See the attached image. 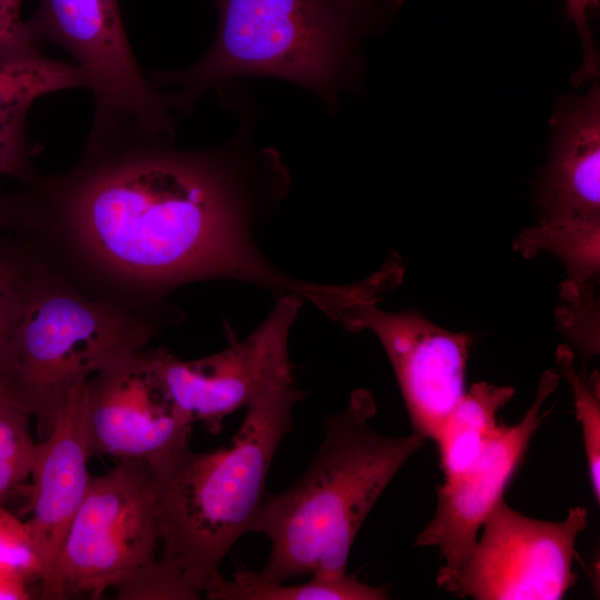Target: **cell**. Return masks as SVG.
<instances>
[{"label": "cell", "mask_w": 600, "mask_h": 600, "mask_svg": "<svg viewBox=\"0 0 600 600\" xmlns=\"http://www.w3.org/2000/svg\"><path fill=\"white\" fill-rule=\"evenodd\" d=\"M171 141L87 142L68 171L34 176L27 234L39 254L88 293L156 322L180 286L212 279L257 284L313 307L324 283L293 279L259 250L253 223L281 196L273 154L256 161L228 147L182 150Z\"/></svg>", "instance_id": "6da1fadb"}, {"label": "cell", "mask_w": 600, "mask_h": 600, "mask_svg": "<svg viewBox=\"0 0 600 600\" xmlns=\"http://www.w3.org/2000/svg\"><path fill=\"white\" fill-rule=\"evenodd\" d=\"M376 412L369 390L352 391L346 408L327 420L323 440L302 476L284 491L267 493L254 532L268 537L271 549L260 571H247L250 578L282 583L347 573L351 547L369 512L427 441L413 432H377L370 426Z\"/></svg>", "instance_id": "7a4b0ae2"}, {"label": "cell", "mask_w": 600, "mask_h": 600, "mask_svg": "<svg viewBox=\"0 0 600 600\" xmlns=\"http://www.w3.org/2000/svg\"><path fill=\"white\" fill-rule=\"evenodd\" d=\"M304 397L294 380L248 406L229 446L196 452L189 441L147 461L156 499L160 556L200 593L222 577L223 559L254 527L274 454Z\"/></svg>", "instance_id": "3957f363"}, {"label": "cell", "mask_w": 600, "mask_h": 600, "mask_svg": "<svg viewBox=\"0 0 600 600\" xmlns=\"http://www.w3.org/2000/svg\"><path fill=\"white\" fill-rule=\"evenodd\" d=\"M37 253L0 392L34 418L37 434L43 440L73 388L146 349L159 323L88 293Z\"/></svg>", "instance_id": "277c9868"}, {"label": "cell", "mask_w": 600, "mask_h": 600, "mask_svg": "<svg viewBox=\"0 0 600 600\" xmlns=\"http://www.w3.org/2000/svg\"><path fill=\"white\" fill-rule=\"evenodd\" d=\"M218 29L194 64L153 72L181 109L208 89L241 76L293 81L328 99L342 78L359 14L353 0H212Z\"/></svg>", "instance_id": "5b68a950"}, {"label": "cell", "mask_w": 600, "mask_h": 600, "mask_svg": "<svg viewBox=\"0 0 600 600\" xmlns=\"http://www.w3.org/2000/svg\"><path fill=\"white\" fill-rule=\"evenodd\" d=\"M31 39L64 49L93 94L88 142L120 138L172 141L176 97L157 90L130 47L119 0H40L26 20Z\"/></svg>", "instance_id": "8992f818"}, {"label": "cell", "mask_w": 600, "mask_h": 600, "mask_svg": "<svg viewBox=\"0 0 600 600\" xmlns=\"http://www.w3.org/2000/svg\"><path fill=\"white\" fill-rule=\"evenodd\" d=\"M159 553L149 463L120 459L112 470L91 477L64 537L52 579L39 597L61 600L88 593L98 599Z\"/></svg>", "instance_id": "52a82bcc"}, {"label": "cell", "mask_w": 600, "mask_h": 600, "mask_svg": "<svg viewBox=\"0 0 600 600\" xmlns=\"http://www.w3.org/2000/svg\"><path fill=\"white\" fill-rule=\"evenodd\" d=\"M303 303L294 294L277 297L269 316L243 340L189 361L163 348L146 349L147 366L184 422H201L217 434L229 414L268 389L294 380L288 341Z\"/></svg>", "instance_id": "ba28073f"}, {"label": "cell", "mask_w": 600, "mask_h": 600, "mask_svg": "<svg viewBox=\"0 0 600 600\" xmlns=\"http://www.w3.org/2000/svg\"><path fill=\"white\" fill-rule=\"evenodd\" d=\"M587 527L588 510L581 506L561 521H546L502 499L448 591L477 600L562 599L574 584L576 542Z\"/></svg>", "instance_id": "9c48e42d"}, {"label": "cell", "mask_w": 600, "mask_h": 600, "mask_svg": "<svg viewBox=\"0 0 600 600\" xmlns=\"http://www.w3.org/2000/svg\"><path fill=\"white\" fill-rule=\"evenodd\" d=\"M557 370L541 374L534 399L516 423L501 424L477 459L460 474L436 489V510L418 533L417 547L438 549L443 564L437 584L449 590L463 567L484 520L504 499L546 412L543 406L559 384Z\"/></svg>", "instance_id": "30bf717a"}, {"label": "cell", "mask_w": 600, "mask_h": 600, "mask_svg": "<svg viewBox=\"0 0 600 600\" xmlns=\"http://www.w3.org/2000/svg\"><path fill=\"white\" fill-rule=\"evenodd\" d=\"M359 330L381 342L397 377L412 432L434 440L466 392L472 337L444 330L416 311L386 312L377 304L359 313Z\"/></svg>", "instance_id": "8fae6325"}, {"label": "cell", "mask_w": 600, "mask_h": 600, "mask_svg": "<svg viewBox=\"0 0 600 600\" xmlns=\"http://www.w3.org/2000/svg\"><path fill=\"white\" fill-rule=\"evenodd\" d=\"M146 349L87 380L83 429L90 457L149 461L189 441L192 426L164 398L147 366Z\"/></svg>", "instance_id": "7c38bea8"}, {"label": "cell", "mask_w": 600, "mask_h": 600, "mask_svg": "<svg viewBox=\"0 0 600 600\" xmlns=\"http://www.w3.org/2000/svg\"><path fill=\"white\" fill-rule=\"evenodd\" d=\"M86 382L73 388L53 430L33 451L32 517L28 522L43 562L39 596L52 579L64 537L91 479L83 429Z\"/></svg>", "instance_id": "4fadbf2b"}, {"label": "cell", "mask_w": 600, "mask_h": 600, "mask_svg": "<svg viewBox=\"0 0 600 600\" xmlns=\"http://www.w3.org/2000/svg\"><path fill=\"white\" fill-rule=\"evenodd\" d=\"M544 220L600 219V94L570 103L539 193Z\"/></svg>", "instance_id": "5bb4252c"}, {"label": "cell", "mask_w": 600, "mask_h": 600, "mask_svg": "<svg viewBox=\"0 0 600 600\" xmlns=\"http://www.w3.org/2000/svg\"><path fill=\"white\" fill-rule=\"evenodd\" d=\"M513 394L512 387L484 381L466 390L433 440L443 479L460 474L477 459L501 427L499 412Z\"/></svg>", "instance_id": "9a60e30c"}, {"label": "cell", "mask_w": 600, "mask_h": 600, "mask_svg": "<svg viewBox=\"0 0 600 600\" xmlns=\"http://www.w3.org/2000/svg\"><path fill=\"white\" fill-rule=\"evenodd\" d=\"M523 257L542 250L557 254L568 271L561 284V297L571 300L593 288L592 279L600 268V219L544 220L523 230L514 242Z\"/></svg>", "instance_id": "2e32d148"}, {"label": "cell", "mask_w": 600, "mask_h": 600, "mask_svg": "<svg viewBox=\"0 0 600 600\" xmlns=\"http://www.w3.org/2000/svg\"><path fill=\"white\" fill-rule=\"evenodd\" d=\"M80 87L87 82L76 64L42 54L0 60V127L26 123L38 98Z\"/></svg>", "instance_id": "e0dca14e"}, {"label": "cell", "mask_w": 600, "mask_h": 600, "mask_svg": "<svg viewBox=\"0 0 600 600\" xmlns=\"http://www.w3.org/2000/svg\"><path fill=\"white\" fill-rule=\"evenodd\" d=\"M210 600H384L387 587L367 584L353 576L338 579L313 577L294 584L262 583L247 571L236 572L232 579L221 578L204 593Z\"/></svg>", "instance_id": "ac0fdd59"}, {"label": "cell", "mask_w": 600, "mask_h": 600, "mask_svg": "<svg viewBox=\"0 0 600 600\" xmlns=\"http://www.w3.org/2000/svg\"><path fill=\"white\" fill-rule=\"evenodd\" d=\"M3 238L0 233V379L37 260V250L29 239L21 242Z\"/></svg>", "instance_id": "d6986e66"}, {"label": "cell", "mask_w": 600, "mask_h": 600, "mask_svg": "<svg viewBox=\"0 0 600 600\" xmlns=\"http://www.w3.org/2000/svg\"><path fill=\"white\" fill-rule=\"evenodd\" d=\"M571 350L561 346L557 350L559 374L570 384L574 410L579 421L588 466V474L594 500L600 501V386L599 376L589 379L576 371Z\"/></svg>", "instance_id": "ffe728a7"}, {"label": "cell", "mask_w": 600, "mask_h": 600, "mask_svg": "<svg viewBox=\"0 0 600 600\" xmlns=\"http://www.w3.org/2000/svg\"><path fill=\"white\" fill-rule=\"evenodd\" d=\"M30 418L0 392V504L30 476L36 447Z\"/></svg>", "instance_id": "44dd1931"}, {"label": "cell", "mask_w": 600, "mask_h": 600, "mask_svg": "<svg viewBox=\"0 0 600 600\" xmlns=\"http://www.w3.org/2000/svg\"><path fill=\"white\" fill-rule=\"evenodd\" d=\"M120 600H196L201 593L160 554L134 569L111 588Z\"/></svg>", "instance_id": "7402d4cb"}, {"label": "cell", "mask_w": 600, "mask_h": 600, "mask_svg": "<svg viewBox=\"0 0 600 600\" xmlns=\"http://www.w3.org/2000/svg\"><path fill=\"white\" fill-rule=\"evenodd\" d=\"M0 574L40 586L43 562L28 521L0 506Z\"/></svg>", "instance_id": "603a6c76"}, {"label": "cell", "mask_w": 600, "mask_h": 600, "mask_svg": "<svg viewBox=\"0 0 600 600\" xmlns=\"http://www.w3.org/2000/svg\"><path fill=\"white\" fill-rule=\"evenodd\" d=\"M559 310L557 320L583 357L599 351L598 308L594 292L588 291Z\"/></svg>", "instance_id": "cb8c5ba5"}, {"label": "cell", "mask_w": 600, "mask_h": 600, "mask_svg": "<svg viewBox=\"0 0 600 600\" xmlns=\"http://www.w3.org/2000/svg\"><path fill=\"white\" fill-rule=\"evenodd\" d=\"M38 148L26 132V123L0 127V177L28 183L33 177V157Z\"/></svg>", "instance_id": "d4e9b609"}, {"label": "cell", "mask_w": 600, "mask_h": 600, "mask_svg": "<svg viewBox=\"0 0 600 600\" xmlns=\"http://www.w3.org/2000/svg\"><path fill=\"white\" fill-rule=\"evenodd\" d=\"M22 0H0V60L40 56L21 18Z\"/></svg>", "instance_id": "484cf974"}, {"label": "cell", "mask_w": 600, "mask_h": 600, "mask_svg": "<svg viewBox=\"0 0 600 600\" xmlns=\"http://www.w3.org/2000/svg\"><path fill=\"white\" fill-rule=\"evenodd\" d=\"M26 204L23 193L7 194L0 189V233L23 232Z\"/></svg>", "instance_id": "4316f807"}, {"label": "cell", "mask_w": 600, "mask_h": 600, "mask_svg": "<svg viewBox=\"0 0 600 600\" xmlns=\"http://www.w3.org/2000/svg\"><path fill=\"white\" fill-rule=\"evenodd\" d=\"M598 0H577L576 12L571 18L580 32L584 49V62L582 66L583 76L593 73L597 69V54L593 49L592 39L588 28L587 11L591 7H596Z\"/></svg>", "instance_id": "83f0119b"}, {"label": "cell", "mask_w": 600, "mask_h": 600, "mask_svg": "<svg viewBox=\"0 0 600 600\" xmlns=\"http://www.w3.org/2000/svg\"><path fill=\"white\" fill-rule=\"evenodd\" d=\"M29 584L0 574V600H28L33 598Z\"/></svg>", "instance_id": "f1b7e54d"}, {"label": "cell", "mask_w": 600, "mask_h": 600, "mask_svg": "<svg viewBox=\"0 0 600 600\" xmlns=\"http://www.w3.org/2000/svg\"><path fill=\"white\" fill-rule=\"evenodd\" d=\"M577 0H567L569 14H572L576 10Z\"/></svg>", "instance_id": "f546056e"}, {"label": "cell", "mask_w": 600, "mask_h": 600, "mask_svg": "<svg viewBox=\"0 0 600 600\" xmlns=\"http://www.w3.org/2000/svg\"><path fill=\"white\" fill-rule=\"evenodd\" d=\"M353 1L361 10H363L368 4H370L372 0H353Z\"/></svg>", "instance_id": "4dcf8cb0"}]
</instances>
